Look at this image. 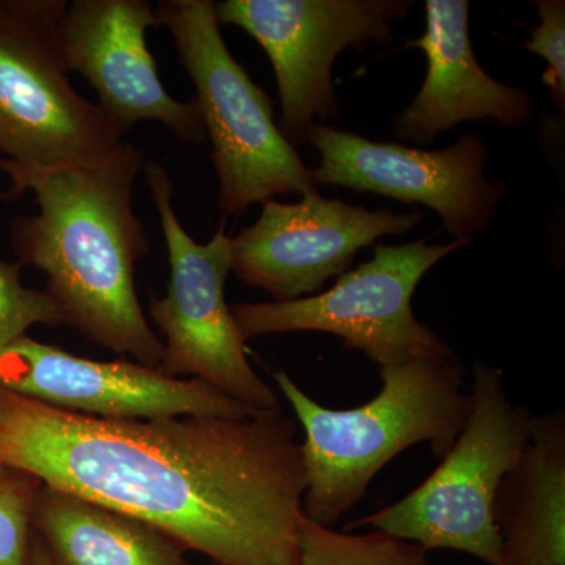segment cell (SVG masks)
Here are the masks:
<instances>
[{
    "instance_id": "1",
    "label": "cell",
    "mask_w": 565,
    "mask_h": 565,
    "mask_svg": "<svg viewBox=\"0 0 565 565\" xmlns=\"http://www.w3.org/2000/svg\"><path fill=\"white\" fill-rule=\"evenodd\" d=\"M0 465L132 516L221 565H299L307 475L296 424L103 419L0 388Z\"/></svg>"
},
{
    "instance_id": "2",
    "label": "cell",
    "mask_w": 565,
    "mask_h": 565,
    "mask_svg": "<svg viewBox=\"0 0 565 565\" xmlns=\"http://www.w3.org/2000/svg\"><path fill=\"white\" fill-rule=\"evenodd\" d=\"M132 141L90 162L36 166L3 161L11 185L3 199L32 192L40 211L11 226L14 253L47 275V296L63 323L93 343L158 367L161 337L141 310L136 266L150 252L132 189L145 170Z\"/></svg>"
},
{
    "instance_id": "3",
    "label": "cell",
    "mask_w": 565,
    "mask_h": 565,
    "mask_svg": "<svg viewBox=\"0 0 565 565\" xmlns=\"http://www.w3.org/2000/svg\"><path fill=\"white\" fill-rule=\"evenodd\" d=\"M274 379L303 427V515L323 526L351 511L379 471L411 446L427 441L444 457L470 415L455 353L382 366L377 396L343 411L316 403L286 371Z\"/></svg>"
},
{
    "instance_id": "4",
    "label": "cell",
    "mask_w": 565,
    "mask_h": 565,
    "mask_svg": "<svg viewBox=\"0 0 565 565\" xmlns=\"http://www.w3.org/2000/svg\"><path fill=\"white\" fill-rule=\"evenodd\" d=\"M156 14L195 85L222 214L233 217L274 196L315 191L311 169L275 121L273 99L226 46L214 2L162 0Z\"/></svg>"
},
{
    "instance_id": "5",
    "label": "cell",
    "mask_w": 565,
    "mask_h": 565,
    "mask_svg": "<svg viewBox=\"0 0 565 565\" xmlns=\"http://www.w3.org/2000/svg\"><path fill=\"white\" fill-rule=\"evenodd\" d=\"M533 412L512 403L500 371L473 364L470 415L455 445L423 484L403 500L349 525L422 545L468 553L503 565L493 520L494 498L530 441Z\"/></svg>"
},
{
    "instance_id": "6",
    "label": "cell",
    "mask_w": 565,
    "mask_h": 565,
    "mask_svg": "<svg viewBox=\"0 0 565 565\" xmlns=\"http://www.w3.org/2000/svg\"><path fill=\"white\" fill-rule=\"evenodd\" d=\"M145 177L170 266L166 296H151L148 308L162 334L163 356L158 370L169 377L202 381L262 414L281 412L278 394L248 362L247 341L226 303L232 236L222 226L210 243H196L174 212L169 170L150 161L145 163Z\"/></svg>"
},
{
    "instance_id": "7",
    "label": "cell",
    "mask_w": 565,
    "mask_h": 565,
    "mask_svg": "<svg viewBox=\"0 0 565 565\" xmlns=\"http://www.w3.org/2000/svg\"><path fill=\"white\" fill-rule=\"evenodd\" d=\"M66 0H0V159L57 166L114 151L125 129L74 90L58 44Z\"/></svg>"
},
{
    "instance_id": "8",
    "label": "cell",
    "mask_w": 565,
    "mask_h": 565,
    "mask_svg": "<svg viewBox=\"0 0 565 565\" xmlns=\"http://www.w3.org/2000/svg\"><path fill=\"white\" fill-rule=\"evenodd\" d=\"M467 245H377L371 262L340 275L329 291L288 302L233 305L234 321L245 341L291 332L334 334L379 367L449 355L444 338L415 318L412 299L435 264Z\"/></svg>"
},
{
    "instance_id": "9",
    "label": "cell",
    "mask_w": 565,
    "mask_h": 565,
    "mask_svg": "<svg viewBox=\"0 0 565 565\" xmlns=\"http://www.w3.org/2000/svg\"><path fill=\"white\" fill-rule=\"evenodd\" d=\"M414 6L411 0H223L214 10L218 24L244 29L266 51L280 95L278 128L299 147L316 125L340 120L333 85L338 55L388 44L393 22Z\"/></svg>"
},
{
    "instance_id": "10",
    "label": "cell",
    "mask_w": 565,
    "mask_h": 565,
    "mask_svg": "<svg viewBox=\"0 0 565 565\" xmlns=\"http://www.w3.org/2000/svg\"><path fill=\"white\" fill-rule=\"evenodd\" d=\"M308 141L321 156L311 170L315 184L423 204L440 215L452 241L473 244L505 199L503 182L486 174L489 151L476 134L430 151L316 125Z\"/></svg>"
},
{
    "instance_id": "11",
    "label": "cell",
    "mask_w": 565,
    "mask_h": 565,
    "mask_svg": "<svg viewBox=\"0 0 565 565\" xmlns=\"http://www.w3.org/2000/svg\"><path fill=\"white\" fill-rule=\"evenodd\" d=\"M258 221L232 236V273L273 302L302 299L351 270L356 253L385 236H401L424 212L370 211L303 193L299 203L267 200Z\"/></svg>"
},
{
    "instance_id": "12",
    "label": "cell",
    "mask_w": 565,
    "mask_h": 565,
    "mask_svg": "<svg viewBox=\"0 0 565 565\" xmlns=\"http://www.w3.org/2000/svg\"><path fill=\"white\" fill-rule=\"evenodd\" d=\"M0 388L70 414L103 419L262 414L196 379L169 377L158 367L125 360L85 359L28 334L0 352Z\"/></svg>"
},
{
    "instance_id": "13",
    "label": "cell",
    "mask_w": 565,
    "mask_h": 565,
    "mask_svg": "<svg viewBox=\"0 0 565 565\" xmlns=\"http://www.w3.org/2000/svg\"><path fill=\"white\" fill-rule=\"evenodd\" d=\"M159 28L147 0H73L58 21L66 71L79 73L98 95V106L125 129L158 121L178 140L206 139L195 99L182 103L163 87L148 50V29Z\"/></svg>"
},
{
    "instance_id": "14",
    "label": "cell",
    "mask_w": 565,
    "mask_h": 565,
    "mask_svg": "<svg viewBox=\"0 0 565 565\" xmlns=\"http://www.w3.org/2000/svg\"><path fill=\"white\" fill-rule=\"evenodd\" d=\"M424 10L426 32L407 46L426 54V81L414 102L394 118V137L429 145L465 121L519 128L533 120L530 93L501 84L479 65L470 36V3L426 0Z\"/></svg>"
},
{
    "instance_id": "15",
    "label": "cell",
    "mask_w": 565,
    "mask_h": 565,
    "mask_svg": "<svg viewBox=\"0 0 565 565\" xmlns=\"http://www.w3.org/2000/svg\"><path fill=\"white\" fill-rule=\"evenodd\" d=\"M493 520L503 565H565V414L531 416L530 441L504 476Z\"/></svg>"
},
{
    "instance_id": "16",
    "label": "cell",
    "mask_w": 565,
    "mask_h": 565,
    "mask_svg": "<svg viewBox=\"0 0 565 565\" xmlns=\"http://www.w3.org/2000/svg\"><path fill=\"white\" fill-rule=\"evenodd\" d=\"M33 527L54 565H189L182 546L161 531L44 486Z\"/></svg>"
},
{
    "instance_id": "17",
    "label": "cell",
    "mask_w": 565,
    "mask_h": 565,
    "mask_svg": "<svg viewBox=\"0 0 565 565\" xmlns=\"http://www.w3.org/2000/svg\"><path fill=\"white\" fill-rule=\"evenodd\" d=\"M299 565H433L427 550L414 542L373 531L340 533L302 515L299 527Z\"/></svg>"
},
{
    "instance_id": "18",
    "label": "cell",
    "mask_w": 565,
    "mask_h": 565,
    "mask_svg": "<svg viewBox=\"0 0 565 565\" xmlns=\"http://www.w3.org/2000/svg\"><path fill=\"white\" fill-rule=\"evenodd\" d=\"M41 482L0 465V565H31L33 511Z\"/></svg>"
},
{
    "instance_id": "19",
    "label": "cell",
    "mask_w": 565,
    "mask_h": 565,
    "mask_svg": "<svg viewBox=\"0 0 565 565\" xmlns=\"http://www.w3.org/2000/svg\"><path fill=\"white\" fill-rule=\"evenodd\" d=\"M21 267L20 262L0 259V352L25 337L33 326L63 323L57 305L46 292L24 286Z\"/></svg>"
},
{
    "instance_id": "20",
    "label": "cell",
    "mask_w": 565,
    "mask_h": 565,
    "mask_svg": "<svg viewBox=\"0 0 565 565\" xmlns=\"http://www.w3.org/2000/svg\"><path fill=\"white\" fill-rule=\"evenodd\" d=\"M541 24L523 44L526 51L541 55L546 62L542 81L552 90L561 114L565 111V2L564 0H534Z\"/></svg>"
},
{
    "instance_id": "21",
    "label": "cell",
    "mask_w": 565,
    "mask_h": 565,
    "mask_svg": "<svg viewBox=\"0 0 565 565\" xmlns=\"http://www.w3.org/2000/svg\"><path fill=\"white\" fill-rule=\"evenodd\" d=\"M31 565H54L39 537H33Z\"/></svg>"
},
{
    "instance_id": "22",
    "label": "cell",
    "mask_w": 565,
    "mask_h": 565,
    "mask_svg": "<svg viewBox=\"0 0 565 565\" xmlns=\"http://www.w3.org/2000/svg\"><path fill=\"white\" fill-rule=\"evenodd\" d=\"M3 159H0V173H2Z\"/></svg>"
},
{
    "instance_id": "23",
    "label": "cell",
    "mask_w": 565,
    "mask_h": 565,
    "mask_svg": "<svg viewBox=\"0 0 565 565\" xmlns=\"http://www.w3.org/2000/svg\"><path fill=\"white\" fill-rule=\"evenodd\" d=\"M214 565H221V564H214Z\"/></svg>"
}]
</instances>
